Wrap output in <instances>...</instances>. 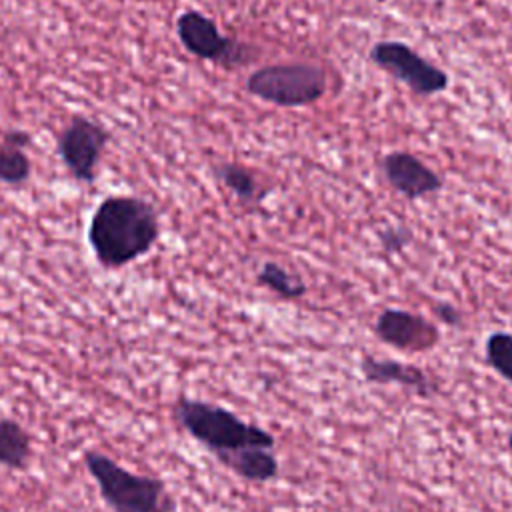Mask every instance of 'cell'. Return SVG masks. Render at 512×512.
Returning a JSON list of instances; mask_svg holds the SVG:
<instances>
[{
	"label": "cell",
	"mask_w": 512,
	"mask_h": 512,
	"mask_svg": "<svg viewBox=\"0 0 512 512\" xmlns=\"http://www.w3.org/2000/svg\"><path fill=\"white\" fill-rule=\"evenodd\" d=\"M160 238L156 208L132 194L106 196L88 224V242L108 270H118L146 256Z\"/></svg>",
	"instance_id": "obj_1"
},
{
	"label": "cell",
	"mask_w": 512,
	"mask_h": 512,
	"mask_svg": "<svg viewBox=\"0 0 512 512\" xmlns=\"http://www.w3.org/2000/svg\"><path fill=\"white\" fill-rule=\"evenodd\" d=\"M172 414L174 420L216 458L248 446L274 448L276 444L266 428L242 420L220 404L180 396L172 406Z\"/></svg>",
	"instance_id": "obj_2"
},
{
	"label": "cell",
	"mask_w": 512,
	"mask_h": 512,
	"mask_svg": "<svg viewBox=\"0 0 512 512\" xmlns=\"http://www.w3.org/2000/svg\"><path fill=\"white\" fill-rule=\"evenodd\" d=\"M84 466L112 512H174L176 500L164 480L136 474L98 450H86Z\"/></svg>",
	"instance_id": "obj_3"
},
{
	"label": "cell",
	"mask_w": 512,
	"mask_h": 512,
	"mask_svg": "<svg viewBox=\"0 0 512 512\" xmlns=\"http://www.w3.org/2000/svg\"><path fill=\"white\" fill-rule=\"evenodd\" d=\"M324 68L310 62H280L254 70L246 80V90L282 108H300L318 102L326 94Z\"/></svg>",
	"instance_id": "obj_4"
},
{
	"label": "cell",
	"mask_w": 512,
	"mask_h": 512,
	"mask_svg": "<svg viewBox=\"0 0 512 512\" xmlns=\"http://www.w3.org/2000/svg\"><path fill=\"white\" fill-rule=\"evenodd\" d=\"M176 36L188 54L222 68H236L250 60L244 44L222 34L218 24L198 10H186L176 18Z\"/></svg>",
	"instance_id": "obj_5"
},
{
	"label": "cell",
	"mask_w": 512,
	"mask_h": 512,
	"mask_svg": "<svg viewBox=\"0 0 512 512\" xmlns=\"http://www.w3.org/2000/svg\"><path fill=\"white\" fill-rule=\"evenodd\" d=\"M370 60L420 96L444 92L450 82L448 74L442 68L434 66L408 44L398 40L374 44L370 48Z\"/></svg>",
	"instance_id": "obj_6"
},
{
	"label": "cell",
	"mask_w": 512,
	"mask_h": 512,
	"mask_svg": "<svg viewBox=\"0 0 512 512\" xmlns=\"http://www.w3.org/2000/svg\"><path fill=\"white\" fill-rule=\"evenodd\" d=\"M110 132L86 116H72L56 140V152L78 182H94Z\"/></svg>",
	"instance_id": "obj_7"
},
{
	"label": "cell",
	"mask_w": 512,
	"mask_h": 512,
	"mask_svg": "<svg viewBox=\"0 0 512 512\" xmlns=\"http://www.w3.org/2000/svg\"><path fill=\"white\" fill-rule=\"evenodd\" d=\"M380 342L402 352H428L438 346L440 330L428 318L402 308H386L374 322Z\"/></svg>",
	"instance_id": "obj_8"
},
{
	"label": "cell",
	"mask_w": 512,
	"mask_h": 512,
	"mask_svg": "<svg viewBox=\"0 0 512 512\" xmlns=\"http://www.w3.org/2000/svg\"><path fill=\"white\" fill-rule=\"evenodd\" d=\"M382 172L388 184L408 200L434 194L442 188V178L418 156L406 150L386 154L382 160Z\"/></svg>",
	"instance_id": "obj_9"
},
{
	"label": "cell",
	"mask_w": 512,
	"mask_h": 512,
	"mask_svg": "<svg viewBox=\"0 0 512 512\" xmlns=\"http://www.w3.org/2000/svg\"><path fill=\"white\" fill-rule=\"evenodd\" d=\"M360 372L372 384H398L420 398H432L438 394V382L416 364L364 354L360 360Z\"/></svg>",
	"instance_id": "obj_10"
},
{
	"label": "cell",
	"mask_w": 512,
	"mask_h": 512,
	"mask_svg": "<svg viewBox=\"0 0 512 512\" xmlns=\"http://www.w3.org/2000/svg\"><path fill=\"white\" fill-rule=\"evenodd\" d=\"M222 466L232 470L236 476L248 482H268L278 476L280 464L272 448L248 446L234 452H228L218 458Z\"/></svg>",
	"instance_id": "obj_11"
},
{
	"label": "cell",
	"mask_w": 512,
	"mask_h": 512,
	"mask_svg": "<svg viewBox=\"0 0 512 512\" xmlns=\"http://www.w3.org/2000/svg\"><path fill=\"white\" fill-rule=\"evenodd\" d=\"M30 144V134L24 130H8L0 144V182L18 186L30 178L32 164L24 148Z\"/></svg>",
	"instance_id": "obj_12"
},
{
	"label": "cell",
	"mask_w": 512,
	"mask_h": 512,
	"mask_svg": "<svg viewBox=\"0 0 512 512\" xmlns=\"http://www.w3.org/2000/svg\"><path fill=\"white\" fill-rule=\"evenodd\" d=\"M30 434L12 418H0V466L24 470L30 462Z\"/></svg>",
	"instance_id": "obj_13"
},
{
	"label": "cell",
	"mask_w": 512,
	"mask_h": 512,
	"mask_svg": "<svg viewBox=\"0 0 512 512\" xmlns=\"http://www.w3.org/2000/svg\"><path fill=\"white\" fill-rule=\"evenodd\" d=\"M256 284L268 288L282 300H298L306 294L304 280L272 260L262 264V268L256 274Z\"/></svg>",
	"instance_id": "obj_14"
},
{
	"label": "cell",
	"mask_w": 512,
	"mask_h": 512,
	"mask_svg": "<svg viewBox=\"0 0 512 512\" xmlns=\"http://www.w3.org/2000/svg\"><path fill=\"white\" fill-rule=\"evenodd\" d=\"M218 180L242 202H258L262 198L254 172L240 162H222L216 166Z\"/></svg>",
	"instance_id": "obj_15"
},
{
	"label": "cell",
	"mask_w": 512,
	"mask_h": 512,
	"mask_svg": "<svg viewBox=\"0 0 512 512\" xmlns=\"http://www.w3.org/2000/svg\"><path fill=\"white\" fill-rule=\"evenodd\" d=\"M486 364L512 384V334L510 332H492L484 344Z\"/></svg>",
	"instance_id": "obj_16"
},
{
	"label": "cell",
	"mask_w": 512,
	"mask_h": 512,
	"mask_svg": "<svg viewBox=\"0 0 512 512\" xmlns=\"http://www.w3.org/2000/svg\"><path fill=\"white\" fill-rule=\"evenodd\" d=\"M410 238H412V234L406 226H388L378 234V240L388 254L402 252L406 248V244L410 242Z\"/></svg>",
	"instance_id": "obj_17"
},
{
	"label": "cell",
	"mask_w": 512,
	"mask_h": 512,
	"mask_svg": "<svg viewBox=\"0 0 512 512\" xmlns=\"http://www.w3.org/2000/svg\"><path fill=\"white\" fill-rule=\"evenodd\" d=\"M434 314L446 326H462V312L448 302L434 304Z\"/></svg>",
	"instance_id": "obj_18"
},
{
	"label": "cell",
	"mask_w": 512,
	"mask_h": 512,
	"mask_svg": "<svg viewBox=\"0 0 512 512\" xmlns=\"http://www.w3.org/2000/svg\"><path fill=\"white\" fill-rule=\"evenodd\" d=\"M508 450H510V452H512V434H510V436H508Z\"/></svg>",
	"instance_id": "obj_19"
}]
</instances>
